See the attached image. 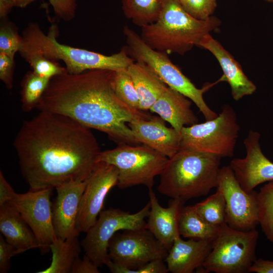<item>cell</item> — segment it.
Instances as JSON below:
<instances>
[{"label":"cell","instance_id":"cell-17","mask_svg":"<svg viewBox=\"0 0 273 273\" xmlns=\"http://www.w3.org/2000/svg\"><path fill=\"white\" fill-rule=\"evenodd\" d=\"M132 133L139 143L146 145L168 158L180 148L181 135L173 127L166 126L160 117L149 120H138L128 123Z\"/></svg>","mask_w":273,"mask_h":273},{"label":"cell","instance_id":"cell-28","mask_svg":"<svg viewBox=\"0 0 273 273\" xmlns=\"http://www.w3.org/2000/svg\"><path fill=\"white\" fill-rule=\"evenodd\" d=\"M259 224L266 238L273 243V180L257 193Z\"/></svg>","mask_w":273,"mask_h":273},{"label":"cell","instance_id":"cell-23","mask_svg":"<svg viewBox=\"0 0 273 273\" xmlns=\"http://www.w3.org/2000/svg\"><path fill=\"white\" fill-rule=\"evenodd\" d=\"M140 99L139 109L150 110L168 86L147 64L134 61L127 68Z\"/></svg>","mask_w":273,"mask_h":273},{"label":"cell","instance_id":"cell-12","mask_svg":"<svg viewBox=\"0 0 273 273\" xmlns=\"http://www.w3.org/2000/svg\"><path fill=\"white\" fill-rule=\"evenodd\" d=\"M216 188L221 192L225 201L226 224L239 231L255 229L259 224L257 192H246L230 165L220 168Z\"/></svg>","mask_w":273,"mask_h":273},{"label":"cell","instance_id":"cell-8","mask_svg":"<svg viewBox=\"0 0 273 273\" xmlns=\"http://www.w3.org/2000/svg\"><path fill=\"white\" fill-rule=\"evenodd\" d=\"M259 233L235 230L222 225L212 241V248L202 268L205 272L245 273L257 259Z\"/></svg>","mask_w":273,"mask_h":273},{"label":"cell","instance_id":"cell-4","mask_svg":"<svg viewBox=\"0 0 273 273\" xmlns=\"http://www.w3.org/2000/svg\"><path fill=\"white\" fill-rule=\"evenodd\" d=\"M58 32L57 26L54 24L50 27L46 34L37 23H30L23 31L19 53L21 55L41 56L55 62L63 61L68 72L71 74L93 69H126L134 62L125 47L117 53L105 55L61 44L57 40Z\"/></svg>","mask_w":273,"mask_h":273},{"label":"cell","instance_id":"cell-34","mask_svg":"<svg viewBox=\"0 0 273 273\" xmlns=\"http://www.w3.org/2000/svg\"><path fill=\"white\" fill-rule=\"evenodd\" d=\"M55 14L64 21L72 20L75 15L77 0H49Z\"/></svg>","mask_w":273,"mask_h":273},{"label":"cell","instance_id":"cell-7","mask_svg":"<svg viewBox=\"0 0 273 273\" xmlns=\"http://www.w3.org/2000/svg\"><path fill=\"white\" fill-rule=\"evenodd\" d=\"M168 158L144 145L119 144L101 151L98 161L114 165L118 170L117 186L123 189L144 185L152 188L154 178L160 175Z\"/></svg>","mask_w":273,"mask_h":273},{"label":"cell","instance_id":"cell-37","mask_svg":"<svg viewBox=\"0 0 273 273\" xmlns=\"http://www.w3.org/2000/svg\"><path fill=\"white\" fill-rule=\"evenodd\" d=\"M99 266L86 255L82 259L78 257L72 266L71 273H99Z\"/></svg>","mask_w":273,"mask_h":273},{"label":"cell","instance_id":"cell-42","mask_svg":"<svg viewBox=\"0 0 273 273\" xmlns=\"http://www.w3.org/2000/svg\"><path fill=\"white\" fill-rule=\"evenodd\" d=\"M268 2L273 3V0H264Z\"/></svg>","mask_w":273,"mask_h":273},{"label":"cell","instance_id":"cell-35","mask_svg":"<svg viewBox=\"0 0 273 273\" xmlns=\"http://www.w3.org/2000/svg\"><path fill=\"white\" fill-rule=\"evenodd\" d=\"M15 59L0 54V79L8 89L13 87Z\"/></svg>","mask_w":273,"mask_h":273},{"label":"cell","instance_id":"cell-25","mask_svg":"<svg viewBox=\"0 0 273 273\" xmlns=\"http://www.w3.org/2000/svg\"><path fill=\"white\" fill-rule=\"evenodd\" d=\"M220 226L211 225L205 221L198 214L194 205L183 206L181 209L178 230L180 236L184 238L213 241Z\"/></svg>","mask_w":273,"mask_h":273},{"label":"cell","instance_id":"cell-21","mask_svg":"<svg viewBox=\"0 0 273 273\" xmlns=\"http://www.w3.org/2000/svg\"><path fill=\"white\" fill-rule=\"evenodd\" d=\"M192 102L181 93L168 86L150 111L157 114L180 133L184 127L198 122V117L191 109Z\"/></svg>","mask_w":273,"mask_h":273},{"label":"cell","instance_id":"cell-40","mask_svg":"<svg viewBox=\"0 0 273 273\" xmlns=\"http://www.w3.org/2000/svg\"><path fill=\"white\" fill-rule=\"evenodd\" d=\"M16 193L0 172V206L11 200Z\"/></svg>","mask_w":273,"mask_h":273},{"label":"cell","instance_id":"cell-24","mask_svg":"<svg viewBox=\"0 0 273 273\" xmlns=\"http://www.w3.org/2000/svg\"><path fill=\"white\" fill-rule=\"evenodd\" d=\"M81 247L78 237L66 240L57 238L50 246V250L52 253L51 265L46 269L37 272H71L75 261L79 257Z\"/></svg>","mask_w":273,"mask_h":273},{"label":"cell","instance_id":"cell-29","mask_svg":"<svg viewBox=\"0 0 273 273\" xmlns=\"http://www.w3.org/2000/svg\"><path fill=\"white\" fill-rule=\"evenodd\" d=\"M198 214L208 223L220 226L225 223V203L221 192L215 193L194 205Z\"/></svg>","mask_w":273,"mask_h":273},{"label":"cell","instance_id":"cell-10","mask_svg":"<svg viewBox=\"0 0 273 273\" xmlns=\"http://www.w3.org/2000/svg\"><path fill=\"white\" fill-rule=\"evenodd\" d=\"M168 252L148 229L125 230L110 240L106 265L112 273H130L152 260H165Z\"/></svg>","mask_w":273,"mask_h":273},{"label":"cell","instance_id":"cell-30","mask_svg":"<svg viewBox=\"0 0 273 273\" xmlns=\"http://www.w3.org/2000/svg\"><path fill=\"white\" fill-rule=\"evenodd\" d=\"M114 88L118 97L128 106L139 109L140 99L127 69L115 71Z\"/></svg>","mask_w":273,"mask_h":273},{"label":"cell","instance_id":"cell-14","mask_svg":"<svg viewBox=\"0 0 273 273\" xmlns=\"http://www.w3.org/2000/svg\"><path fill=\"white\" fill-rule=\"evenodd\" d=\"M118 175L114 165L100 162L87 179L77 218L76 228L79 233H86L95 224L103 210L106 196L117 185Z\"/></svg>","mask_w":273,"mask_h":273},{"label":"cell","instance_id":"cell-27","mask_svg":"<svg viewBox=\"0 0 273 273\" xmlns=\"http://www.w3.org/2000/svg\"><path fill=\"white\" fill-rule=\"evenodd\" d=\"M50 79L28 71L21 82V101L22 110L26 112L36 108L47 89Z\"/></svg>","mask_w":273,"mask_h":273},{"label":"cell","instance_id":"cell-3","mask_svg":"<svg viewBox=\"0 0 273 273\" xmlns=\"http://www.w3.org/2000/svg\"><path fill=\"white\" fill-rule=\"evenodd\" d=\"M160 4L157 20L141 27L142 39L155 50L184 55L194 46L198 47L205 35L217 30L221 24L213 16L206 20L194 18L179 0H160Z\"/></svg>","mask_w":273,"mask_h":273},{"label":"cell","instance_id":"cell-20","mask_svg":"<svg viewBox=\"0 0 273 273\" xmlns=\"http://www.w3.org/2000/svg\"><path fill=\"white\" fill-rule=\"evenodd\" d=\"M212 240L178 237L168 250L165 259L169 272L192 273L202 267L212 248Z\"/></svg>","mask_w":273,"mask_h":273},{"label":"cell","instance_id":"cell-39","mask_svg":"<svg viewBox=\"0 0 273 273\" xmlns=\"http://www.w3.org/2000/svg\"><path fill=\"white\" fill-rule=\"evenodd\" d=\"M34 0H0V16L1 19L6 16L13 7L24 8Z\"/></svg>","mask_w":273,"mask_h":273},{"label":"cell","instance_id":"cell-33","mask_svg":"<svg viewBox=\"0 0 273 273\" xmlns=\"http://www.w3.org/2000/svg\"><path fill=\"white\" fill-rule=\"evenodd\" d=\"M184 10L191 16L200 20L209 19L217 6L216 0H179Z\"/></svg>","mask_w":273,"mask_h":273},{"label":"cell","instance_id":"cell-31","mask_svg":"<svg viewBox=\"0 0 273 273\" xmlns=\"http://www.w3.org/2000/svg\"><path fill=\"white\" fill-rule=\"evenodd\" d=\"M6 18L3 19L0 27V54L15 59L16 53L22 47L23 38L14 24Z\"/></svg>","mask_w":273,"mask_h":273},{"label":"cell","instance_id":"cell-26","mask_svg":"<svg viewBox=\"0 0 273 273\" xmlns=\"http://www.w3.org/2000/svg\"><path fill=\"white\" fill-rule=\"evenodd\" d=\"M160 7V0H122L124 16L141 27L157 20Z\"/></svg>","mask_w":273,"mask_h":273},{"label":"cell","instance_id":"cell-13","mask_svg":"<svg viewBox=\"0 0 273 273\" xmlns=\"http://www.w3.org/2000/svg\"><path fill=\"white\" fill-rule=\"evenodd\" d=\"M52 188L16 193L7 203L20 214L34 233L42 254L50 250V246L57 238L52 219Z\"/></svg>","mask_w":273,"mask_h":273},{"label":"cell","instance_id":"cell-5","mask_svg":"<svg viewBox=\"0 0 273 273\" xmlns=\"http://www.w3.org/2000/svg\"><path fill=\"white\" fill-rule=\"evenodd\" d=\"M220 158L189 148H180L168 158L160 174L159 193L185 202L207 195L217 185Z\"/></svg>","mask_w":273,"mask_h":273},{"label":"cell","instance_id":"cell-18","mask_svg":"<svg viewBox=\"0 0 273 273\" xmlns=\"http://www.w3.org/2000/svg\"><path fill=\"white\" fill-rule=\"evenodd\" d=\"M150 209L146 229H148L169 250L174 241L180 236L178 230L180 213L184 202L172 199L168 207L159 204L152 188L149 189Z\"/></svg>","mask_w":273,"mask_h":273},{"label":"cell","instance_id":"cell-36","mask_svg":"<svg viewBox=\"0 0 273 273\" xmlns=\"http://www.w3.org/2000/svg\"><path fill=\"white\" fill-rule=\"evenodd\" d=\"M20 254L19 250L0 235V272L6 273L10 268L11 258Z\"/></svg>","mask_w":273,"mask_h":273},{"label":"cell","instance_id":"cell-1","mask_svg":"<svg viewBox=\"0 0 273 273\" xmlns=\"http://www.w3.org/2000/svg\"><path fill=\"white\" fill-rule=\"evenodd\" d=\"M40 111L23 122L13 143L29 190L87 179L102 151L90 129L65 115Z\"/></svg>","mask_w":273,"mask_h":273},{"label":"cell","instance_id":"cell-9","mask_svg":"<svg viewBox=\"0 0 273 273\" xmlns=\"http://www.w3.org/2000/svg\"><path fill=\"white\" fill-rule=\"evenodd\" d=\"M240 130L234 109L224 105L215 118L184 127L180 132V148H189L220 158L232 157Z\"/></svg>","mask_w":273,"mask_h":273},{"label":"cell","instance_id":"cell-22","mask_svg":"<svg viewBox=\"0 0 273 273\" xmlns=\"http://www.w3.org/2000/svg\"><path fill=\"white\" fill-rule=\"evenodd\" d=\"M0 231L20 253L40 248L34 233L19 212L8 203L0 206Z\"/></svg>","mask_w":273,"mask_h":273},{"label":"cell","instance_id":"cell-6","mask_svg":"<svg viewBox=\"0 0 273 273\" xmlns=\"http://www.w3.org/2000/svg\"><path fill=\"white\" fill-rule=\"evenodd\" d=\"M123 34L129 55L135 61L149 65L169 87L181 93L193 102L206 120L214 118L216 113L207 105L203 94L214 85L206 83L197 88L181 70L174 64L168 54L155 50L148 46L135 31L128 26L123 27Z\"/></svg>","mask_w":273,"mask_h":273},{"label":"cell","instance_id":"cell-19","mask_svg":"<svg viewBox=\"0 0 273 273\" xmlns=\"http://www.w3.org/2000/svg\"><path fill=\"white\" fill-rule=\"evenodd\" d=\"M198 47L207 50L216 58L223 72L219 79L220 81H225L229 83L235 101H238L256 91L255 84L245 75L239 63L210 34L202 38Z\"/></svg>","mask_w":273,"mask_h":273},{"label":"cell","instance_id":"cell-11","mask_svg":"<svg viewBox=\"0 0 273 273\" xmlns=\"http://www.w3.org/2000/svg\"><path fill=\"white\" fill-rule=\"evenodd\" d=\"M150 203L136 213H130L118 208L103 209L95 224L86 232L81 242L85 254L101 266L110 260L108 247L110 240L118 231L146 228Z\"/></svg>","mask_w":273,"mask_h":273},{"label":"cell","instance_id":"cell-32","mask_svg":"<svg viewBox=\"0 0 273 273\" xmlns=\"http://www.w3.org/2000/svg\"><path fill=\"white\" fill-rule=\"evenodd\" d=\"M21 56L29 64L32 71L42 77L51 79L67 71L65 67H62L57 62L41 56L24 54Z\"/></svg>","mask_w":273,"mask_h":273},{"label":"cell","instance_id":"cell-38","mask_svg":"<svg viewBox=\"0 0 273 273\" xmlns=\"http://www.w3.org/2000/svg\"><path fill=\"white\" fill-rule=\"evenodd\" d=\"M169 272L164 259L152 260L142 267L132 270L130 273H167Z\"/></svg>","mask_w":273,"mask_h":273},{"label":"cell","instance_id":"cell-16","mask_svg":"<svg viewBox=\"0 0 273 273\" xmlns=\"http://www.w3.org/2000/svg\"><path fill=\"white\" fill-rule=\"evenodd\" d=\"M87 181L71 180L56 188L57 195L52 204V219L57 238L66 240L79 236L77 218Z\"/></svg>","mask_w":273,"mask_h":273},{"label":"cell","instance_id":"cell-2","mask_svg":"<svg viewBox=\"0 0 273 273\" xmlns=\"http://www.w3.org/2000/svg\"><path fill=\"white\" fill-rule=\"evenodd\" d=\"M115 71L93 69L65 72L52 78L36 108L65 115L89 128L106 133L118 145L140 144L128 123L153 116L133 108L117 96Z\"/></svg>","mask_w":273,"mask_h":273},{"label":"cell","instance_id":"cell-41","mask_svg":"<svg viewBox=\"0 0 273 273\" xmlns=\"http://www.w3.org/2000/svg\"><path fill=\"white\" fill-rule=\"evenodd\" d=\"M249 272L273 273V261L262 258L256 259L250 267Z\"/></svg>","mask_w":273,"mask_h":273},{"label":"cell","instance_id":"cell-15","mask_svg":"<svg viewBox=\"0 0 273 273\" xmlns=\"http://www.w3.org/2000/svg\"><path fill=\"white\" fill-rule=\"evenodd\" d=\"M260 138L259 132L250 130L244 141L245 157L234 158L229 165L242 188L248 193L260 184L273 180V162L262 152Z\"/></svg>","mask_w":273,"mask_h":273}]
</instances>
